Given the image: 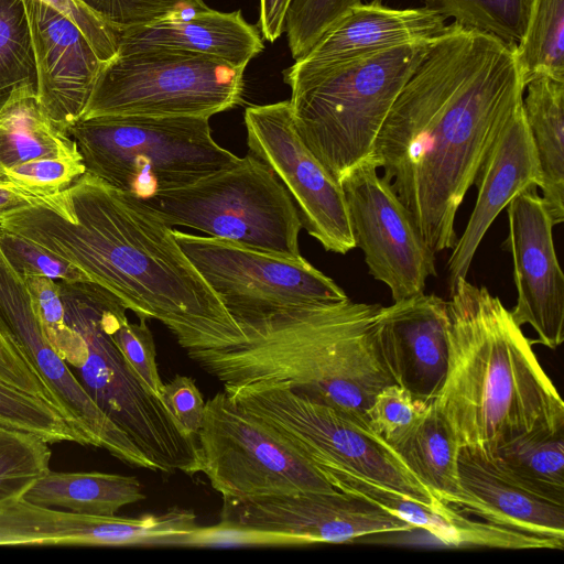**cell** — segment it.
Returning a JSON list of instances; mask_svg holds the SVG:
<instances>
[{
    "instance_id": "1",
    "label": "cell",
    "mask_w": 564,
    "mask_h": 564,
    "mask_svg": "<svg viewBox=\"0 0 564 564\" xmlns=\"http://www.w3.org/2000/svg\"><path fill=\"white\" fill-rule=\"evenodd\" d=\"M517 44L455 22L394 100L372 156L434 252L453 249L455 217L498 132L522 100Z\"/></svg>"
},
{
    "instance_id": "2",
    "label": "cell",
    "mask_w": 564,
    "mask_h": 564,
    "mask_svg": "<svg viewBox=\"0 0 564 564\" xmlns=\"http://www.w3.org/2000/svg\"><path fill=\"white\" fill-rule=\"evenodd\" d=\"M0 228L66 259L139 318L156 319L177 344L237 324L174 237L142 200L89 173L32 206L0 217Z\"/></svg>"
},
{
    "instance_id": "3",
    "label": "cell",
    "mask_w": 564,
    "mask_h": 564,
    "mask_svg": "<svg viewBox=\"0 0 564 564\" xmlns=\"http://www.w3.org/2000/svg\"><path fill=\"white\" fill-rule=\"evenodd\" d=\"M381 307L348 297L286 308L182 348L226 394L282 384L367 426L373 398L394 383L377 341Z\"/></svg>"
},
{
    "instance_id": "4",
    "label": "cell",
    "mask_w": 564,
    "mask_h": 564,
    "mask_svg": "<svg viewBox=\"0 0 564 564\" xmlns=\"http://www.w3.org/2000/svg\"><path fill=\"white\" fill-rule=\"evenodd\" d=\"M448 365L434 400L459 448L488 460L519 436L564 427V403L499 297L466 278L452 288Z\"/></svg>"
},
{
    "instance_id": "5",
    "label": "cell",
    "mask_w": 564,
    "mask_h": 564,
    "mask_svg": "<svg viewBox=\"0 0 564 564\" xmlns=\"http://www.w3.org/2000/svg\"><path fill=\"white\" fill-rule=\"evenodd\" d=\"M434 40L364 55L289 84L295 129L336 181L372 154L394 100Z\"/></svg>"
},
{
    "instance_id": "6",
    "label": "cell",
    "mask_w": 564,
    "mask_h": 564,
    "mask_svg": "<svg viewBox=\"0 0 564 564\" xmlns=\"http://www.w3.org/2000/svg\"><path fill=\"white\" fill-rule=\"evenodd\" d=\"M67 324L85 340L87 357L74 373L98 405L139 448L152 470L200 471L197 440L185 435L160 398L144 387L112 339L123 302L91 281H58Z\"/></svg>"
},
{
    "instance_id": "7",
    "label": "cell",
    "mask_w": 564,
    "mask_h": 564,
    "mask_svg": "<svg viewBox=\"0 0 564 564\" xmlns=\"http://www.w3.org/2000/svg\"><path fill=\"white\" fill-rule=\"evenodd\" d=\"M86 173L138 199L191 185L237 163L206 117L102 116L67 129Z\"/></svg>"
},
{
    "instance_id": "8",
    "label": "cell",
    "mask_w": 564,
    "mask_h": 564,
    "mask_svg": "<svg viewBox=\"0 0 564 564\" xmlns=\"http://www.w3.org/2000/svg\"><path fill=\"white\" fill-rule=\"evenodd\" d=\"M142 202L171 227H188L267 254L302 257L297 207L273 171L251 153L191 185Z\"/></svg>"
},
{
    "instance_id": "9",
    "label": "cell",
    "mask_w": 564,
    "mask_h": 564,
    "mask_svg": "<svg viewBox=\"0 0 564 564\" xmlns=\"http://www.w3.org/2000/svg\"><path fill=\"white\" fill-rule=\"evenodd\" d=\"M245 67L182 50L117 53L105 63L80 119L206 117L243 102Z\"/></svg>"
},
{
    "instance_id": "10",
    "label": "cell",
    "mask_w": 564,
    "mask_h": 564,
    "mask_svg": "<svg viewBox=\"0 0 564 564\" xmlns=\"http://www.w3.org/2000/svg\"><path fill=\"white\" fill-rule=\"evenodd\" d=\"M272 427L321 473L343 468L427 506L441 507L398 452L345 413L271 384L226 394Z\"/></svg>"
},
{
    "instance_id": "11",
    "label": "cell",
    "mask_w": 564,
    "mask_h": 564,
    "mask_svg": "<svg viewBox=\"0 0 564 564\" xmlns=\"http://www.w3.org/2000/svg\"><path fill=\"white\" fill-rule=\"evenodd\" d=\"M197 444L199 473L223 498L336 490L272 427L236 404L224 391L205 402Z\"/></svg>"
},
{
    "instance_id": "12",
    "label": "cell",
    "mask_w": 564,
    "mask_h": 564,
    "mask_svg": "<svg viewBox=\"0 0 564 564\" xmlns=\"http://www.w3.org/2000/svg\"><path fill=\"white\" fill-rule=\"evenodd\" d=\"M174 237L236 324L348 299L334 280L303 257L267 254L175 229Z\"/></svg>"
},
{
    "instance_id": "13",
    "label": "cell",
    "mask_w": 564,
    "mask_h": 564,
    "mask_svg": "<svg viewBox=\"0 0 564 564\" xmlns=\"http://www.w3.org/2000/svg\"><path fill=\"white\" fill-rule=\"evenodd\" d=\"M378 169L369 155L350 167L339 184L356 247L364 251L369 273L390 289L395 302L424 292L427 279L437 275L435 253Z\"/></svg>"
},
{
    "instance_id": "14",
    "label": "cell",
    "mask_w": 564,
    "mask_h": 564,
    "mask_svg": "<svg viewBox=\"0 0 564 564\" xmlns=\"http://www.w3.org/2000/svg\"><path fill=\"white\" fill-rule=\"evenodd\" d=\"M243 119L250 153L285 186L308 235L326 251L356 248L341 186L300 138L290 101L250 106Z\"/></svg>"
},
{
    "instance_id": "15",
    "label": "cell",
    "mask_w": 564,
    "mask_h": 564,
    "mask_svg": "<svg viewBox=\"0 0 564 564\" xmlns=\"http://www.w3.org/2000/svg\"><path fill=\"white\" fill-rule=\"evenodd\" d=\"M0 328L35 370L55 405L119 460L152 470L131 440L98 408L70 367L50 344L24 279L0 249Z\"/></svg>"
},
{
    "instance_id": "16",
    "label": "cell",
    "mask_w": 564,
    "mask_h": 564,
    "mask_svg": "<svg viewBox=\"0 0 564 564\" xmlns=\"http://www.w3.org/2000/svg\"><path fill=\"white\" fill-rule=\"evenodd\" d=\"M198 527L196 514L178 507L123 518L45 507L23 497L0 502V546H181Z\"/></svg>"
},
{
    "instance_id": "17",
    "label": "cell",
    "mask_w": 564,
    "mask_h": 564,
    "mask_svg": "<svg viewBox=\"0 0 564 564\" xmlns=\"http://www.w3.org/2000/svg\"><path fill=\"white\" fill-rule=\"evenodd\" d=\"M223 501L220 521L290 534L306 545L346 543L373 534L415 530L373 502L338 490Z\"/></svg>"
},
{
    "instance_id": "18",
    "label": "cell",
    "mask_w": 564,
    "mask_h": 564,
    "mask_svg": "<svg viewBox=\"0 0 564 564\" xmlns=\"http://www.w3.org/2000/svg\"><path fill=\"white\" fill-rule=\"evenodd\" d=\"M536 188L527 187L507 205L503 247L512 254L518 295L510 314L520 327L534 329L532 343L555 349L564 340V274L553 242L555 224Z\"/></svg>"
},
{
    "instance_id": "19",
    "label": "cell",
    "mask_w": 564,
    "mask_h": 564,
    "mask_svg": "<svg viewBox=\"0 0 564 564\" xmlns=\"http://www.w3.org/2000/svg\"><path fill=\"white\" fill-rule=\"evenodd\" d=\"M36 66V95L48 118L78 121L104 66L77 25L41 0H23Z\"/></svg>"
},
{
    "instance_id": "20",
    "label": "cell",
    "mask_w": 564,
    "mask_h": 564,
    "mask_svg": "<svg viewBox=\"0 0 564 564\" xmlns=\"http://www.w3.org/2000/svg\"><path fill=\"white\" fill-rule=\"evenodd\" d=\"M448 304L435 294L417 295L382 306L376 334L381 357L394 383L432 402L448 365Z\"/></svg>"
},
{
    "instance_id": "21",
    "label": "cell",
    "mask_w": 564,
    "mask_h": 564,
    "mask_svg": "<svg viewBox=\"0 0 564 564\" xmlns=\"http://www.w3.org/2000/svg\"><path fill=\"white\" fill-rule=\"evenodd\" d=\"M541 181L540 163L521 100L502 124L475 178L476 204L447 262L449 288L466 278L485 234L500 212L527 187L540 188Z\"/></svg>"
},
{
    "instance_id": "22",
    "label": "cell",
    "mask_w": 564,
    "mask_h": 564,
    "mask_svg": "<svg viewBox=\"0 0 564 564\" xmlns=\"http://www.w3.org/2000/svg\"><path fill=\"white\" fill-rule=\"evenodd\" d=\"M445 18L426 8L393 9L369 2L354 7L310 52L283 72L284 82L364 55L391 47L436 39L445 29Z\"/></svg>"
},
{
    "instance_id": "23",
    "label": "cell",
    "mask_w": 564,
    "mask_h": 564,
    "mask_svg": "<svg viewBox=\"0 0 564 564\" xmlns=\"http://www.w3.org/2000/svg\"><path fill=\"white\" fill-rule=\"evenodd\" d=\"M458 476L463 500L456 509L462 513L564 543V505L530 490L467 448L458 452Z\"/></svg>"
},
{
    "instance_id": "24",
    "label": "cell",
    "mask_w": 564,
    "mask_h": 564,
    "mask_svg": "<svg viewBox=\"0 0 564 564\" xmlns=\"http://www.w3.org/2000/svg\"><path fill=\"white\" fill-rule=\"evenodd\" d=\"M150 47L206 54L246 68L264 46L240 10L221 12L204 3L120 32L118 53Z\"/></svg>"
},
{
    "instance_id": "25",
    "label": "cell",
    "mask_w": 564,
    "mask_h": 564,
    "mask_svg": "<svg viewBox=\"0 0 564 564\" xmlns=\"http://www.w3.org/2000/svg\"><path fill=\"white\" fill-rule=\"evenodd\" d=\"M522 106L540 163L542 199L555 225L564 220V82L541 76Z\"/></svg>"
},
{
    "instance_id": "26",
    "label": "cell",
    "mask_w": 564,
    "mask_h": 564,
    "mask_svg": "<svg viewBox=\"0 0 564 564\" xmlns=\"http://www.w3.org/2000/svg\"><path fill=\"white\" fill-rule=\"evenodd\" d=\"M321 474L336 490L362 497L446 545L476 546L480 541V521L466 518L452 506H427L343 468H326Z\"/></svg>"
},
{
    "instance_id": "27",
    "label": "cell",
    "mask_w": 564,
    "mask_h": 564,
    "mask_svg": "<svg viewBox=\"0 0 564 564\" xmlns=\"http://www.w3.org/2000/svg\"><path fill=\"white\" fill-rule=\"evenodd\" d=\"M39 158L82 159L74 139L41 107L36 87L25 86L0 109V173Z\"/></svg>"
},
{
    "instance_id": "28",
    "label": "cell",
    "mask_w": 564,
    "mask_h": 564,
    "mask_svg": "<svg viewBox=\"0 0 564 564\" xmlns=\"http://www.w3.org/2000/svg\"><path fill=\"white\" fill-rule=\"evenodd\" d=\"M41 506L93 516H116L123 507L145 498L134 476L100 471L48 470L23 495Z\"/></svg>"
},
{
    "instance_id": "29",
    "label": "cell",
    "mask_w": 564,
    "mask_h": 564,
    "mask_svg": "<svg viewBox=\"0 0 564 564\" xmlns=\"http://www.w3.org/2000/svg\"><path fill=\"white\" fill-rule=\"evenodd\" d=\"M394 449L440 501L457 508L463 500L459 445L434 401L414 431Z\"/></svg>"
},
{
    "instance_id": "30",
    "label": "cell",
    "mask_w": 564,
    "mask_h": 564,
    "mask_svg": "<svg viewBox=\"0 0 564 564\" xmlns=\"http://www.w3.org/2000/svg\"><path fill=\"white\" fill-rule=\"evenodd\" d=\"M491 462L530 490L564 505V427L523 434Z\"/></svg>"
},
{
    "instance_id": "31",
    "label": "cell",
    "mask_w": 564,
    "mask_h": 564,
    "mask_svg": "<svg viewBox=\"0 0 564 564\" xmlns=\"http://www.w3.org/2000/svg\"><path fill=\"white\" fill-rule=\"evenodd\" d=\"M516 55L524 86L541 76L564 82V0H529Z\"/></svg>"
},
{
    "instance_id": "32",
    "label": "cell",
    "mask_w": 564,
    "mask_h": 564,
    "mask_svg": "<svg viewBox=\"0 0 564 564\" xmlns=\"http://www.w3.org/2000/svg\"><path fill=\"white\" fill-rule=\"evenodd\" d=\"M0 426L32 433L48 444L95 442L46 399L0 381Z\"/></svg>"
},
{
    "instance_id": "33",
    "label": "cell",
    "mask_w": 564,
    "mask_h": 564,
    "mask_svg": "<svg viewBox=\"0 0 564 564\" xmlns=\"http://www.w3.org/2000/svg\"><path fill=\"white\" fill-rule=\"evenodd\" d=\"M36 87V66L23 0H0V109L12 93Z\"/></svg>"
},
{
    "instance_id": "34",
    "label": "cell",
    "mask_w": 564,
    "mask_h": 564,
    "mask_svg": "<svg viewBox=\"0 0 564 564\" xmlns=\"http://www.w3.org/2000/svg\"><path fill=\"white\" fill-rule=\"evenodd\" d=\"M424 7L454 22L518 44L528 14L529 0H421Z\"/></svg>"
},
{
    "instance_id": "35",
    "label": "cell",
    "mask_w": 564,
    "mask_h": 564,
    "mask_svg": "<svg viewBox=\"0 0 564 564\" xmlns=\"http://www.w3.org/2000/svg\"><path fill=\"white\" fill-rule=\"evenodd\" d=\"M51 455L41 437L0 426V502L23 497L50 470Z\"/></svg>"
},
{
    "instance_id": "36",
    "label": "cell",
    "mask_w": 564,
    "mask_h": 564,
    "mask_svg": "<svg viewBox=\"0 0 564 564\" xmlns=\"http://www.w3.org/2000/svg\"><path fill=\"white\" fill-rule=\"evenodd\" d=\"M23 279L50 344L70 368L80 367L87 357V346L67 324L58 281L36 275Z\"/></svg>"
},
{
    "instance_id": "37",
    "label": "cell",
    "mask_w": 564,
    "mask_h": 564,
    "mask_svg": "<svg viewBox=\"0 0 564 564\" xmlns=\"http://www.w3.org/2000/svg\"><path fill=\"white\" fill-rule=\"evenodd\" d=\"M431 402L397 383L382 388L366 412L367 426L393 448L419 425Z\"/></svg>"
},
{
    "instance_id": "38",
    "label": "cell",
    "mask_w": 564,
    "mask_h": 564,
    "mask_svg": "<svg viewBox=\"0 0 564 564\" xmlns=\"http://www.w3.org/2000/svg\"><path fill=\"white\" fill-rule=\"evenodd\" d=\"M361 0H292L284 33L294 61L305 56L317 41Z\"/></svg>"
},
{
    "instance_id": "39",
    "label": "cell",
    "mask_w": 564,
    "mask_h": 564,
    "mask_svg": "<svg viewBox=\"0 0 564 564\" xmlns=\"http://www.w3.org/2000/svg\"><path fill=\"white\" fill-rule=\"evenodd\" d=\"M0 249L22 278L36 275L65 282L90 281L84 271L66 259L36 242L1 228Z\"/></svg>"
},
{
    "instance_id": "40",
    "label": "cell",
    "mask_w": 564,
    "mask_h": 564,
    "mask_svg": "<svg viewBox=\"0 0 564 564\" xmlns=\"http://www.w3.org/2000/svg\"><path fill=\"white\" fill-rule=\"evenodd\" d=\"M85 172L82 159L39 158L2 171L0 180L45 198L66 189Z\"/></svg>"
},
{
    "instance_id": "41",
    "label": "cell",
    "mask_w": 564,
    "mask_h": 564,
    "mask_svg": "<svg viewBox=\"0 0 564 564\" xmlns=\"http://www.w3.org/2000/svg\"><path fill=\"white\" fill-rule=\"evenodd\" d=\"M117 31L139 28L172 13L204 4L203 0H78Z\"/></svg>"
},
{
    "instance_id": "42",
    "label": "cell",
    "mask_w": 564,
    "mask_h": 564,
    "mask_svg": "<svg viewBox=\"0 0 564 564\" xmlns=\"http://www.w3.org/2000/svg\"><path fill=\"white\" fill-rule=\"evenodd\" d=\"M111 336L141 383L159 397L163 382L158 371L154 338L145 319L130 323L126 315L116 323Z\"/></svg>"
},
{
    "instance_id": "43",
    "label": "cell",
    "mask_w": 564,
    "mask_h": 564,
    "mask_svg": "<svg viewBox=\"0 0 564 564\" xmlns=\"http://www.w3.org/2000/svg\"><path fill=\"white\" fill-rule=\"evenodd\" d=\"M303 540L284 533L250 529L220 521L213 527H198L184 546H301Z\"/></svg>"
},
{
    "instance_id": "44",
    "label": "cell",
    "mask_w": 564,
    "mask_h": 564,
    "mask_svg": "<svg viewBox=\"0 0 564 564\" xmlns=\"http://www.w3.org/2000/svg\"><path fill=\"white\" fill-rule=\"evenodd\" d=\"M159 398L177 427L185 435L197 440L204 420L205 402L195 381L176 375L167 383H163Z\"/></svg>"
},
{
    "instance_id": "45",
    "label": "cell",
    "mask_w": 564,
    "mask_h": 564,
    "mask_svg": "<svg viewBox=\"0 0 564 564\" xmlns=\"http://www.w3.org/2000/svg\"><path fill=\"white\" fill-rule=\"evenodd\" d=\"M72 20L94 47L101 62L107 63L118 53L120 32L106 23L78 0H41Z\"/></svg>"
},
{
    "instance_id": "46",
    "label": "cell",
    "mask_w": 564,
    "mask_h": 564,
    "mask_svg": "<svg viewBox=\"0 0 564 564\" xmlns=\"http://www.w3.org/2000/svg\"><path fill=\"white\" fill-rule=\"evenodd\" d=\"M0 381L54 403L47 388L35 370L21 356L14 344L0 328Z\"/></svg>"
},
{
    "instance_id": "47",
    "label": "cell",
    "mask_w": 564,
    "mask_h": 564,
    "mask_svg": "<svg viewBox=\"0 0 564 564\" xmlns=\"http://www.w3.org/2000/svg\"><path fill=\"white\" fill-rule=\"evenodd\" d=\"M292 0H260L258 28L263 40L273 43L283 33Z\"/></svg>"
},
{
    "instance_id": "48",
    "label": "cell",
    "mask_w": 564,
    "mask_h": 564,
    "mask_svg": "<svg viewBox=\"0 0 564 564\" xmlns=\"http://www.w3.org/2000/svg\"><path fill=\"white\" fill-rule=\"evenodd\" d=\"M51 196L39 197L0 180V217L25 207L46 206Z\"/></svg>"
},
{
    "instance_id": "49",
    "label": "cell",
    "mask_w": 564,
    "mask_h": 564,
    "mask_svg": "<svg viewBox=\"0 0 564 564\" xmlns=\"http://www.w3.org/2000/svg\"><path fill=\"white\" fill-rule=\"evenodd\" d=\"M370 2H373V3H381L382 0H369Z\"/></svg>"
}]
</instances>
